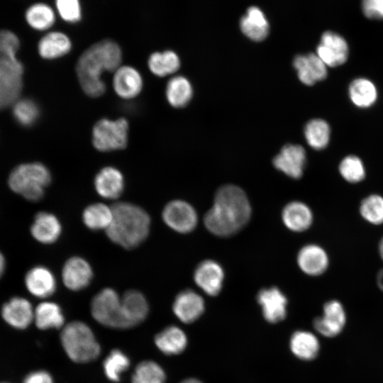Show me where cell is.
Returning <instances> with one entry per match:
<instances>
[{
    "label": "cell",
    "instance_id": "cell-46",
    "mask_svg": "<svg viewBox=\"0 0 383 383\" xmlns=\"http://www.w3.org/2000/svg\"><path fill=\"white\" fill-rule=\"evenodd\" d=\"M378 251H379V256L383 261V237L379 240V243L378 245Z\"/></svg>",
    "mask_w": 383,
    "mask_h": 383
},
{
    "label": "cell",
    "instance_id": "cell-6",
    "mask_svg": "<svg viewBox=\"0 0 383 383\" xmlns=\"http://www.w3.org/2000/svg\"><path fill=\"white\" fill-rule=\"evenodd\" d=\"M90 310L92 317L104 326L128 328L123 313L121 297L112 288L106 287L99 291L91 299Z\"/></svg>",
    "mask_w": 383,
    "mask_h": 383
},
{
    "label": "cell",
    "instance_id": "cell-7",
    "mask_svg": "<svg viewBox=\"0 0 383 383\" xmlns=\"http://www.w3.org/2000/svg\"><path fill=\"white\" fill-rule=\"evenodd\" d=\"M128 122L123 118H102L92 129V143L101 152L124 149L128 143Z\"/></svg>",
    "mask_w": 383,
    "mask_h": 383
},
{
    "label": "cell",
    "instance_id": "cell-28",
    "mask_svg": "<svg viewBox=\"0 0 383 383\" xmlns=\"http://www.w3.org/2000/svg\"><path fill=\"white\" fill-rule=\"evenodd\" d=\"M33 321L41 330L60 328L65 323V317L60 306L55 302L45 301L34 309Z\"/></svg>",
    "mask_w": 383,
    "mask_h": 383
},
{
    "label": "cell",
    "instance_id": "cell-35",
    "mask_svg": "<svg viewBox=\"0 0 383 383\" xmlns=\"http://www.w3.org/2000/svg\"><path fill=\"white\" fill-rule=\"evenodd\" d=\"M330 133L328 123L320 118L309 121L304 128L306 142L316 150H321L327 146L330 140Z\"/></svg>",
    "mask_w": 383,
    "mask_h": 383
},
{
    "label": "cell",
    "instance_id": "cell-47",
    "mask_svg": "<svg viewBox=\"0 0 383 383\" xmlns=\"http://www.w3.org/2000/svg\"><path fill=\"white\" fill-rule=\"evenodd\" d=\"M180 383H202V382L201 381H199V379H194V378H189V379H186L183 380Z\"/></svg>",
    "mask_w": 383,
    "mask_h": 383
},
{
    "label": "cell",
    "instance_id": "cell-33",
    "mask_svg": "<svg viewBox=\"0 0 383 383\" xmlns=\"http://www.w3.org/2000/svg\"><path fill=\"white\" fill-rule=\"evenodd\" d=\"M25 20L33 29L43 31L52 26L55 21V14L48 4L35 3L26 9Z\"/></svg>",
    "mask_w": 383,
    "mask_h": 383
},
{
    "label": "cell",
    "instance_id": "cell-36",
    "mask_svg": "<svg viewBox=\"0 0 383 383\" xmlns=\"http://www.w3.org/2000/svg\"><path fill=\"white\" fill-rule=\"evenodd\" d=\"M166 375L162 367L152 360L140 362L132 375V383H165Z\"/></svg>",
    "mask_w": 383,
    "mask_h": 383
},
{
    "label": "cell",
    "instance_id": "cell-20",
    "mask_svg": "<svg viewBox=\"0 0 383 383\" xmlns=\"http://www.w3.org/2000/svg\"><path fill=\"white\" fill-rule=\"evenodd\" d=\"M94 185L97 194L106 199H116L123 193L125 186L121 172L112 166L104 167L96 174Z\"/></svg>",
    "mask_w": 383,
    "mask_h": 383
},
{
    "label": "cell",
    "instance_id": "cell-22",
    "mask_svg": "<svg viewBox=\"0 0 383 383\" xmlns=\"http://www.w3.org/2000/svg\"><path fill=\"white\" fill-rule=\"evenodd\" d=\"M293 65L300 81L308 86L324 79L327 76V66L316 53L299 55Z\"/></svg>",
    "mask_w": 383,
    "mask_h": 383
},
{
    "label": "cell",
    "instance_id": "cell-32",
    "mask_svg": "<svg viewBox=\"0 0 383 383\" xmlns=\"http://www.w3.org/2000/svg\"><path fill=\"white\" fill-rule=\"evenodd\" d=\"M165 94L168 103L172 106L182 108L185 106L191 100L192 87L186 77L176 76L168 81Z\"/></svg>",
    "mask_w": 383,
    "mask_h": 383
},
{
    "label": "cell",
    "instance_id": "cell-25",
    "mask_svg": "<svg viewBox=\"0 0 383 383\" xmlns=\"http://www.w3.org/2000/svg\"><path fill=\"white\" fill-rule=\"evenodd\" d=\"M243 33L254 41H262L267 38L270 25L265 15L257 6H250L240 21Z\"/></svg>",
    "mask_w": 383,
    "mask_h": 383
},
{
    "label": "cell",
    "instance_id": "cell-9",
    "mask_svg": "<svg viewBox=\"0 0 383 383\" xmlns=\"http://www.w3.org/2000/svg\"><path fill=\"white\" fill-rule=\"evenodd\" d=\"M346 323V313L343 305L338 300L325 303L321 316L313 321V327L323 336L333 338L343 330Z\"/></svg>",
    "mask_w": 383,
    "mask_h": 383
},
{
    "label": "cell",
    "instance_id": "cell-30",
    "mask_svg": "<svg viewBox=\"0 0 383 383\" xmlns=\"http://www.w3.org/2000/svg\"><path fill=\"white\" fill-rule=\"evenodd\" d=\"M113 218L112 207L104 203L88 205L82 212V221L91 231H106Z\"/></svg>",
    "mask_w": 383,
    "mask_h": 383
},
{
    "label": "cell",
    "instance_id": "cell-13",
    "mask_svg": "<svg viewBox=\"0 0 383 383\" xmlns=\"http://www.w3.org/2000/svg\"><path fill=\"white\" fill-rule=\"evenodd\" d=\"M1 315L11 327L25 329L33 321L34 309L27 299L14 296L2 305Z\"/></svg>",
    "mask_w": 383,
    "mask_h": 383
},
{
    "label": "cell",
    "instance_id": "cell-8",
    "mask_svg": "<svg viewBox=\"0 0 383 383\" xmlns=\"http://www.w3.org/2000/svg\"><path fill=\"white\" fill-rule=\"evenodd\" d=\"M162 218L172 230L179 233L192 231L198 222L197 213L188 202L176 199L169 201L163 208Z\"/></svg>",
    "mask_w": 383,
    "mask_h": 383
},
{
    "label": "cell",
    "instance_id": "cell-37",
    "mask_svg": "<svg viewBox=\"0 0 383 383\" xmlns=\"http://www.w3.org/2000/svg\"><path fill=\"white\" fill-rule=\"evenodd\" d=\"M130 366L128 357L121 350H113L106 357L103 363L106 377L111 382L120 381L121 374Z\"/></svg>",
    "mask_w": 383,
    "mask_h": 383
},
{
    "label": "cell",
    "instance_id": "cell-23",
    "mask_svg": "<svg viewBox=\"0 0 383 383\" xmlns=\"http://www.w3.org/2000/svg\"><path fill=\"white\" fill-rule=\"evenodd\" d=\"M121 306L128 328L144 321L149 313L146 297L136 289H130L124 293L121 297Z\"/></svg>",
    "mask_w": 383,
    "mask_h": 383
},
{
    "label": "cell",
    "instance_id": "cell-21",
    "mask_svg": "<svg viewBox=\"0 0 383 383\" xmlns=\"http://www.w3.org/2000/svg\"><path fill=\"white\" fill-rule=\"evenodd\" d=\"M297 264L305 274L318 276L327 270L329 259L326 251L322 247L316 244H308L299 251Z\"/></svg>",
    "mask_w": 383,
    "mask_h": 383
},
{
    "label": "cell",
    "instance_id": "cell-19",
    "mask_svg": "<svg viewBox=\"0 0 383 383\" xmlns=\"http://www.w3.org/2000/svg\"><path fill=\"white\" fill-rule=\"evenodd\" d=\"M143 86L142 76L133 67L120 66L115 70L113 87L119 97L123 99H133L140 93Z\"/></svg>",
    "mask_w": 383,
    "mask_h": 383
},
{
    "label": "cell",
    "instance_id": "cell-44",
    "mask_svg": "<svg viewBox=\"0 0 383 383\" xmlns=\"http://www.w3.org/2000/svg\"><path fill=\"white\" fill-rule=\"evenodd\" d=\"M23 383H54L50 374L47 371L38 370L28 374Z\"/></svg>",
    "mask_w": 383,
    "mask_h": 383
},
{
    "label": "cell",
    "instance_id": "cell-16",
    "mask_svg": "<svg viewBox=\"0 0 383 383\" xmlns=\"http://www.w3.org/2000/svg\"><path fill=\"white\" fill-rule=\"evenodd\" d=\"M62 228L58 218L48 211L35 213L30 227L32 237L38 243L50 245L55 243L60 237Z\"/></svg>",
    "mask_w": 383,
    "mask_h": 383
},
{
    "label": "cell",
    "instance_id": "cell-18",
    "mask_svg": "<svg viewBox=\"0 0 383 383\" xmlns=\"http://www.w3.org/2000/svg\"><path fill=\"white\" fill-rule=\"evenodd\" d=\"M205 309L203 298L192 289H185L176 296L172 311L182 322L191 323L196 321Z\"/></svg>",
    "mask_w": 383,
    "mask_h": 383
},
{
    "label": "cell",
    "instance_id": "cell-29",
    "mask_svg": "<svg viewBox=\"0 0 383 383\" xmlns=\"http://www.w3.org/2000/svg\"><path fill=\"white\" fill-rule=\"evenodd\" d=\"M290 349L298 358L303 360H312L318 354L320 344L318 338L312 333L298 331L291 337Z\"/></svg>",
    "mask_w": 383,
    "mask_h": 383
},
{
    "label": "cell",
    "instance_id": "cell-48",
    "mask_svg": "<svg viewBox=\"0 0 383 383\" xmlns=\"http://www.w3.org/2000/svg\"><path fill=\"white\" fill-rule=\"evenodd\" d=\"M0 109H1V103H0Z\"/></svg>",
    "mask_w": 383,
    "mask_h": 383
},
{
    "label": "cell",
    "instance_id": "cell-45",
    "mask_svg": "<svg viewBox=\"0 0 383 383\" xmlns=\"http://www.w3.org/2000/svg\"><path fill=\"white\" fill-rule=\"evenodd\" d=\"M6 261L4 254L0 251V279L6 270Z\"/></svg>",
    "mask_w": 383,
    "mask_h": 383
},
{
    "label": "cell",
    "instance_id": "cell-38",
    "mask_svg": "<svg viewBox=\"0 0 383 383\" xmlns=\"http://www.w3.org/2000/svg\"><path fill=\"white\" fill-rule=\"evenodd\" d=\"M360 213L363 219L373 225L383 223V196L371 194L362 200Z\"/></svg>",
    "mask_w": 383,
    "mask_h": 383
},
{
    "label": "cell",
    "instance_id": "cell-14",
    "mask_svg": "<svg viewBox=\"0 0 383 383\" xmlns=\"http://www.w3.org/2000/svg\"><path fill=\"white\" fill-rule=\"evenodd\" d=\"M224 272L217 262L206 260L200 262L194 273L195 284L209 296H216L221 292Z\"/></svg>",
    "mask_w": 383,
    "mask_h": 383
},
{
    "label": "cell",
    "instance_id": "cell-11",
    "mask_svg": "<svg viewBox=\"0 0 383 383\" xmlns=\"http://www.w3.org/2000/svg\"><path fill=\"white\" fill-rule=\"evenodd\" d=\"M348 45L343 37L333 31H326L321 38L316 54L327 67H337L345 62Z\"/></svg>",
    "mask_w": 383,
    "mask_h": 383
},
{
    "label": "cell",
    "instance_id": "cell-39",
    "mask_svg": "<svg viewBox=\"0 0 383 383\" xmlns=\"http://www.w3.org/2000/svg\"><path fill=\"white\" fill-rule=\"evenodd\" d=\"M14 103L13 113L17 122L23 126H30L37 121L40 109L34 101L22 99Z\"/></svg>",
    "mask_w": 383,
    "mask_h": 383
},
{
    "label": "cell",
    "instance_id": "cell-10",
    "mask_svg": "<svg viewBox=\"0 0 383 383\" xmlns=\"http://www.w3.org/2000/svg\"><path fill=\"white\" fill-rule=\"evenodd\" d=\"M62 281L70 290L77 292L87 288L91 283L94 272L89 262L79 256L70 257L62 268Z\"/></svg>",
    "mask_w": 383,
    "mask_h": 383
},
{
    "label": "cell",
    "instance_id": "cell-4",
    "mask_svg": "<svg viewBox=\"0 0 383 383\" xmlns=\"http://www.w3.org/2000/svg\"><path fill=\"white\" fill-rule=\"evenodd\" d=\"M51 180L50 172L42 163H24L11 172L8 185L11 191L25 199L37 202L43 199Z\"/></svg>",
    "mask_w": 383,
    "mask_h": 383
},
{
    "label": "cell",
    "instance_id": "cell-1",
    "mask_svg": "<svg viewBox=\"0 0 383 383\" xmlns=\"http://www.w3.org/2000/svg\"><path fill=\"white\" fill-rule=\"evenodd\" d=\"M251 206L244 191L235 185L220 187L212 207L206 213L204 223L209 231L220 237L235 234L249 221Z\"/></svg>",
    "mask_w": 383,
    "mask_h": 383
},
{
    "label": "cell",
    "instance_id": "cell-34",
    "mask_svg": "<svg viewBox=\"0 0 383 383\" xmlns=\"http://www.w3.org/2000/svg\"><path fill=\"white\" fill-rule=\"evenodd\" d=\"M349 95L355 106L367 108L375 102L377 91L372 82L365 78H358L350 83Z\"/></svg>",
    "mask_w": 383,
    "mask_h": 383
},
{
    "label": "cell",
    "instance_id": "cell-27",
    "mask_svg": "<svg viewBox=\"0 0 383 383\" xmlns=\"http://www.w3.org/2000/svg\"><path fill=\"white\" fill-rule=\"evenodd\" d=\"M155 344L167 355H178L184 350L187 338L181 328L176 326H170L155 335Z\"/></svg>",
    "mask_w": 383,
    "mask_h": 383
},
{
    "label": "cell",
    "instance_id": "cell-26",
    "mask_svg": "<svg viewBox=\"0 0 383 383\" xmlns=\"http://www.w3.org/2000/svg\"><path fill=\"white\" fill-rule=\"evenodd\" d=\"M72 49L69 37L59 31L46 33L39 40L38 51L46 60H54L67 55Z\"/></svg>",
    "mask_w": 383,
    "mask_h": 383
},
{
    "label": "cell",
    "instance_id": "cell-43",
    "mask_svg": "<svg viewBox=\"0 0 383 383\" xmlns=\"http://www.w3.org/2000/svg\"><path fill=\"white\" fill-rule=\"evenodd\" d=\"M364 15L370 19H383V0H362Z\"/></svg>",
    "mask_w": 383,
    "mask_h": 383
},
{
    "label": "cell",
    "instance_id": "cell-31",
    "mask_svg": "<svg viewBox=\"0 0 383 383\" xmlns=\"http://www.w3.org/2000/svg\"><path fill=\"white\" fill-rule=\"evenodd\" d=\"M148 66L153 74L164 77L179 70L180 60L178 55L172 50L155 52L150 55Z\"/></svg>",
    "mask_w": 383,
    "mask_h": 383
},
{
    "label": "cell",
    "instance_id": "cell-42",
    "mask_svg": "<svg viewBox=\"0 0 383 383\" xmlns=\"http://www.w3.org/2000/svg\"><path fill=\"white\" fill-rule=\"evenodd\" d=\"M19 47L20 40L13 31L0 30V55L16 56Z\"/></svg>",
    "mask_w": 383,
    "mask_h": 383
},
{
    "label": "cell",
    "instance_id": "cell-40",
    "mask_svg": "<svg viewBox=\"0 0 383 383\" xmlns=\"http://www.w3.org/2000/svg\"><path fill=\"white\" fill-rule=\"evenodd\" d=\"M339 172L347 182L357 183L365 177V170L361 160L354 155L345 157L339 165Z\"/></svg>",
    "mask_w": 383,
    "mask_h": 383
},
{
    "label": "cell",
    "instance_id": "cell-17",
    "mask_svg": "<svg viewBox=\"0 0 383 383\" xmlns=\"http://www.w3.org/2000/svg\"><path fill=\"white\" fill-rule=\"evenodd\" d=\"M306 162V153L304 148L299 145H287L284 146L274 160V166L287 176L300 178L304 172Z\"/></svg>",
    "mask_w": 383,
    "mask_h": 383
},
{
    "label": "cell",
    "instance_id": "cell-41",
    "mask_svg": "<svg viewBox=\"0 0 383 383\" xmlns=\"http://www.w3.org/2000/svg\"><path fill=\"white\" fill-rule=\"evenodd\" d=\"M55 6L58 13L64 21L76 23L81 19L79 0H55Z\"/></svg>",
    "mask_w": 383,
    "mask_h": 383
},
{
    "label": "cell",
    "instance_id": "cell-3",
    "mask_svg": "<svg viewBox=\"0 0 383 383\" xmlns=\"http://www.w3.org/2000/svg\"><path fill=\"white\" fill-rule=\"evenodd\" d=\"M113 218L105 231L109 239L116 245L132 250L148 238L151 219L140 206L127 201H118L112 206Z\"/></svg>",
    "mask_w": 383,
    "mask_h": 383
},
{
    "label": "cell",
    "instance_id": "cell-24",
    "mask_svg": "<svg viewBox=\"0 0 383 383\" xmlns=\"http://www.w3.org/2000/svg\"><path fill=\"white\" fill-rule=\"evenodd\" d=\"M282 218L285 226L294 232H302L313 223V213L306 204L299 201L288 203L283 209Z\"/></svg>",
    "mask_w": 383,
    "mask_h": 383
},
{
    "label": "cell",
    "instance_id": "cell-12",
    "mask_svg": "<svg viewBox=\"0 0 383 383\" xmlns=\"http://www.w3.org/2000/svg\"><path fill=\"white\" fill-rule=\"evenodd\" d=\"M24 284L31 295L40 299L51 296L57 288V281L52 272L40 265H35L26 272Z\"/></svg>",
    "mask_w": 383,
    "mask_h": 383
},
{
    "label": "cell",
    "instance_id": "cell-15",
    "mask_svg": "<svg viewBox=\"0 0 383 383\" xmlns=\"http://www.w3.org/2000/svg\"><path fill=\"white\" fill-rule=\"evenodd\" d=\"M257 300L267 321L275 323L285 318L287 299L277 287L262 289L257 294Z\"/></svg>",
    "mask_w": 383,
    "mask_h": 383
},
{
    "label": "cell",
    "instance_id": "cell-2",
    "mask_svg": "<svg viewBox=\"0 0 383 383\" xmlns=\"http://www.w3.org/2000/svg\"><path fill=\"white\" fill-rule=\"evenodd\" d=\"M122 60L118 45L111 40L98 42L87 49L77 62L76 72L84 92L90 97L101 96L106 91L104 72H115Z\"/></svg>",
    "mask_w": 383,
    "mask_h": 383
},
{
    "label": "cell",
    "instance_id": "cell-5",
    "mask_svg": "<svg viewBox=\"0 0 383 383\" xmlns=\"http://www.w3.org/2000/svg\"><path fill=\"white\" fill-rule=\"evenodd\" d=\"M60 340L67 356L77 363L92 361L101 352L100 345L90 327L79 321L66 324L62 328Z\"/></svg>",
    "mask_w": 383,
    "mask_h": 383
}]
</instances>
